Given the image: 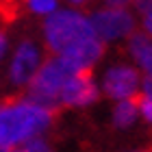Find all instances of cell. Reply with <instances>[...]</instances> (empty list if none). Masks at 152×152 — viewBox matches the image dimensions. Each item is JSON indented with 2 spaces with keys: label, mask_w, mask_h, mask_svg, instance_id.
<instances>
[{
  "label": "cell",
  "mask_w": 152,
  "mask_h": 152,
  "mask_svg": "<svg viewBox=\"0 0 152 152\" xmlns=\"http://www.w3.org/2000/svg\"><path fill=\"white\" fill-rule=\"evenodd\" d=\"M54 117V111L39 107L26 96L4 98L0 100V141L7 146H20L46 133Z\"/></svg>",
  "instance_id": "1"
},
{
  "label": "cell",
  "mask_w": 152,
  "mask_h": 152,
  "mask_svg": "<svg viewBox=\"0 0 152 152\" xmlns=\"http://www.w3.org/2000/svg\"><path fill=\"white\" fill-rule=\"evenodd\" d=\"M98 37L87 15L78 11H52L44 22V41L52 54H65L74 46Z\"/></svg>",
  "instance_id": "2"
},
{
  "label": "cell",
  "mask_w": 152,
  "mask_h": 152,
  "mask_svg": "<svg viewBox=\"0 0 152 152\" xmlns=\"http://www.w3.org/2000/svg\"><path fill=\"white\" fill-rule=\"evenodd\" d=\"M76 70L72 67L70 61H65L61 54H54L48 61H44L37 72L33 74V78L28 80V91H26V98L37 102L39 107L50 109V111L59 113L61 102H59V94L61 87L65 85V80L70 78Z\"/></svg>",
  "instance_id": "3"
},
{
  "label": "cell",
  "mask_w": 152,
  "mask_h": 152,
  "mask_svg": "<svg viewBox=\"0 0 152 152\" xmlns=\"http://www.w3.org/2000/svg\"><path fill=\"white\" fill-rule=\"evenodd\" d=\"M89 22H91L96 35L104 44L126 39L137 28L135 15L126 7H104V9H98L89 15Z\"/></svg>",
  "instance_id": "4"
},
{
  "label": "cell",
  "mask_w": 152,
  "mask_h": 152,
  "mask_svg": "<svg viewBox=\"0 0 152 152\" xmlns=\"http://www.w3.org/2000/svg\"><path fill=\"white\" fill-rule=\"evenodd\" d=\"M100 98V89L94 80V72L91 70H78L74 72L70 78L65 80V85L61 87L59 94V102L61 107H74V109H83L94 104Z\"/></svg>",
  "instance_id": "5"
},
{
  "label": "cell",
  "mask_w": 152,
  "mask_h": 152,
  "mask_svg": "<svg viewBox=\"0 0 152 152\" xmlns=\"http://www.w3.org/2000/svg\"><path fill=\"white\" fill-rule=\"evenodd\" d=\"M139 83L141 76L135 65L128 63H117L111 65L104 72L102 78V91L111 100H124V98H135L139 94Z\"/></svg>",
  "instance_id": "6"
},
{
  "label": "cell",
  "mask_w": 152,
  "mask_h": 152,
  "mask_svg": "<svg viewBox=\"0 0 152 152\" xmlns=\"http://www.w3.org/2000/svg\"><path fill=\"white\" fill-rule=\"evenodd\" d=\"M39 63H41V54L37 44L33 39H22L13 52L11 65H9V80L15 87H26L28 80L33 78V74L37 72Z\"/></svg>",
  "instance_id": "7"
},
{
  "label": "cell",
  "mask_w": 152,
  "mask_h": 152,
  "mask_svg": "<svg viewBox=\"0 0 152 152\" xmlns=\"http://www.w3.org/2000/svg\"><path fill=\"white\" fill-rule=\"evenodd\" d=\"M102 54H104V41L100 37H91L78 46H74L72 50H67L61 57L70 61L72 67L78 72V70H94V65L102 59Z\"/></svg>",
  "instance_id": "8"
},
{
  "label": "cell",
  "mask_w": 152,
  "mask_h": 152,
  "mask_svg": "<svg viewBox=\"0 0 152 152\" xmlns=\"http://www.w3.org/2000/svg\"><path fill=\"white\" fill-rule=\"evenodd\" d=\"M139 117V111H137V100L135 98H124V100H115L113 113H111V122L115 128H130Z\"/></svg>",
  "instance_id": "9"
},
{
  "label": "cell",
  "mask_w": 152,
  "mask_h": 152,
  "mask_svg": "<svg viewBox=\"0 0 152 152\" xmlns=\"http://www.w3.org/2000/svg\"><path fill=\"white\" fill-rule=\"evenodd\" d=\"M22 4L35 15H48V13L57 11L59 0H22Z\"/></svg>",
  "instance_id": "10"
},
{
  "label": "cell",
  "mask_w": 152,
  "mask_h": 152,
  "mask_svg": "<svg viewBox=\"0 0 152 152\" xmlns=\"http://www.w3.org/2000/svg\"><path fill=\"white\" fill-rule=\"evenodd\" d=\"M135 63L139 65V70L143 74H150L152 76V37H150L148 44L139 50V54L135 57Z\"/></svg>",
  "instance_id": "11"
},
{
  "label": "cell",
  "mask_w": 152,
  "mask_h": 152,
  "mask_svg": "<svg viewBox=\"0 0 152 152\" xmlns=\"http://www.w3.org/2000/svg\"><path fill=\"white\" fill-rule=\"evenodd\" d=\"M18 150H20V152H54L50 143L44 141L39 135L33 137V139H28V141H24L22 148H18Z\"/></svg>",
  "instance_id": "12"
},
{
  "label": "cell",
  "mask_w": 152,
  "mask_h": 152,
  "mask_svg": "<svg viewBox=\"0 0 152 152\" xmlns=\"http://www.w3.org/2000/svg\"><path fill=\"white\" fill-rule=\"evenodd\" d=\"M135 100H137V111H139V117H143V122L152 126V100L146 98L143 94H137Z\"/></svg>",
  "instance_id": "13"
},
{
  "label": "cell",
  "mask_w": 152,
  "mask_h": 152,
  "mask_svg": "<svg viewBox=\"0 0 152 152\" xmlns=\"http://www.w3.org/2000/svg\"><path fill=\"white\" fill-rule=\"evenodd\" d=\"M139 94H143L146 98L152 100V76L150 74H146L141 78V83H139Z\"/></svg>",
  "instance_id": "14"
},
{
  "label": "cell",
  "mask_w": 152,
  "mask_h": 152,
  "mask_svg": "<svg viewBox=\"0 0 152 152\" xmlns=\"http://www.w3.org/2000/svg\"><path fill=\"white\" fill-rule=\"evenodd\" d=\"M133 4H135V9L141 13H148V11H152V0H133Z\"/></svg>",
  "instance_id": "15"
},
{
  "label": "cell",
  "mask_w": 152,
  "mask_h": 152,
  "mask_svg": "<svg viewBox=\"0 0 152 152\" xmlns=\"http://www.w3.org/2000/svg\"><path fill=\"white\" fill-rule=\"evenodd\" d=\"M141 31L148 33V35L152 37V11L143 13V20H141Z\"/></svg>",
  "instance_id": "16"
},
{
  "label": "cell",
  "mask_w": 152,
  "mask_h": 152,
  "mask_svg": "<svg viewBox=\"0 0 152 152\" xmlns=\"http://www.w3.org/2000/svg\"><path fill=\"white\" fill-rule=\"evenodd\" d=\"M4 52H7V33L0 28V61H2Z\"/></svg>",
  "instance_id": "17"
},
{
  "label": "cell",
  "mask_w": 152,
  "mask_h": 152,
  "mask_svg": "<svg viewBox=\"0 0 152 152\" xmlns=\"http://www.w3.org/2000/svg\"><path fill=\"white\" fill-rule=\"evenodd\" d=\"M107 7H128L133 4V0H104Z\"/></svg>",
  "instance_id": "18"
},
{
  "label": "cell",
  "mask_w": 152,
  "mask_h": 152,
  "mask_svg": "<svg viewBox=\"0 0 152 152\" xmlns=\"http://www.w3.org/2000/svg\"><path fill=\"white\" fill-rule=\"evenodd\" d=\"M70 4H74V7H85V4H89V2H94V0H67Z\"/></svg>",
  "instance_id": "19"
},
{
  "label": "cell",
  "mask_w": 152,
  "mask_h": 152,
  "mask_svg": "<svg viewBox=\"0 0 152 152\" xmlns=\"http://www.w3.org/2000/svg\"><path fill=\"white\" fill-rule=\"evenodd\" d=\"M11 148H13V146H7V143L0 141V152H11Z\"/></svg>",
  "instance_id": "20"
},
{
  "label": "cell",
  "mask_w": 152,
  "mask_h": 152,
  "mask_svg": "<svg viewBox=\"0 0 152 152\" xmlns=\"http://www.w3.org/2000/svg\"><path fill=\"white\" fill-rule=\"evenodd\" d=\"M128 152H152V148H137V150H128Z\"/></svg>",
  "instance_id": "21"
},
{
  "label": "cell",
  "mask_w": 152,
  "mask_h": 152,
  "mask_svg": "<svg viewBox=\"0 0 152 152\" xmlns=\"http://www.w3.org/2000/svg\"><path fill=\"white\" fill-rule=\"evenodd\" d=\"M11 152H20V150H18V148H15V146H13V148H11Z\"/></svg>",
  "instance_id": "22"
}]
</instances>
